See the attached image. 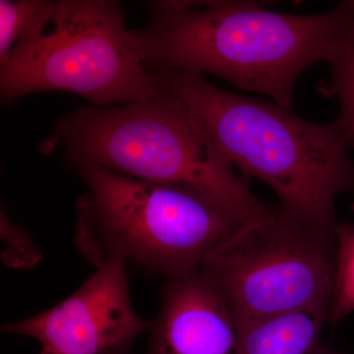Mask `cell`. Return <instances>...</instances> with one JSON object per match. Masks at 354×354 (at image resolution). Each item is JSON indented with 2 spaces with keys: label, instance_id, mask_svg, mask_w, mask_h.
I'll list each match as a JSON object with an SVG mask.
<instances>
[{
  "label": "cell",
  "instance_id": "obj_1",
  "mask_svg": "<svg viewBox=\"0 0 354 354\" xmlns=\"http://www.w3.org/2000/svg\"><path fill=\"white\" fill-rule=\"evenodd\" d=\"M147 8L150 22L133 30L147 68L213 74L290 108L299 76L329 60L351 1L314 15L241 0H160Z\"/></svg>",
  "mask_w": 354,
  "mask_h": 354
},
{
  "label": "cell",
  "instance_id": "obj_2",
  "mask_svg": "<svg viewBox=\"0 0 354 354\" xmlns=\"http://www.w3.org/2000/svg\"><path fill=\"white\" fill-rule=\"evenodd\" d=\"M153 72L232 167L269 185L290 215L335 230L337 198L354 194V162L337 120H304L276 102L221 90L195 72Z\"/></svg>",
  "mask_w": 354,
  "mask_h": 354
},
{
  "label": "cell",
  "instance_id": "obj_3",
  "mask_svg": "<svg viewBox=\"0 0 354 354\" xmlns=\"http://www.w3.org/2000/svg\"><path fill=\"white\" fill-rule=\"evenodd\" d=\"M64 151L70 165H101L183 191L239 225L279 207L261 201L236 176L183 100L169 91L120 106H83L55 123L43 151Z\"/></svg>",
  "mask_w": 354,
  "mask_h": 354
},
{
  "label": "cell",
  "instance_id": "obj_4",
  "mask_svg": "<svg viewBox=\"0 0 354 354\" xmlns=\"http://www.w3.org/2000/svg\"><path fill=\"white\" fill-rule=\"evenodd\" d=\"M71 167L87 185L77 200L75 244L95 267L120 258L183 278L243 225L183 191L88 162Z\"/></svg>",
  "mask_w": 354,
  "mask_h": 354
},
{
  "label": "cell",
  "instance_id": "obj_5",
  "mask_svg": "<svg viewBox=\"0 0 354 354\" xmlns=\"http://www.w3.org/2000/svg\"><path fill=\"white\" fill-rule=\"evenodd\" d=\"M46 91L83 95L108 108L162 92L113 0H60L41 31L0 64L4 102Z\"/></svg>",
  "mask_w": 354,
  "mask_h": 354
},
{
  "label": "cell",
  "instance_id": "obj_6",
  "mask_svg": "<svg viewBox=\"0 0 354 354\" xmlns=\"http://www.w3.org/2000/svg\"><path fill=\"white\" fill-rule=\"evenodd\" d=\"M335 230L300 220L279 206L241 225L198 272L235 323L330 305L337 276Z\"/></svg>",
  "mask_w": 354,
  "mask_h": 354
},
{
  "label": "cell",
  "instance_id": "obj_7",
  "mask_svg": "<svg viewBox=\"0 0 354 354\" xmlns=\"http://www.w3.org/2000/svg\"><path fill=\"white\" fill-rule=\"evenodd\" d=\"M153 321L135 311L127 262L108 261L66 299L2 330L41 342V354H129Z\"/></svg>",
  "mask_w": 354,
  "mask_h": 354
},
{
  "label": "cell",
  "instance_id": "obj_8",
  "mask_svg": "<svg viewBox=\"0 0 354 354\" xmlns=\"http://www.w3.org/2000/svg\"><path fill=\"white\" fill-rule=\"evenodd\" d=\"M149 354H239L236 323L199 272L169 279Z\"/></svg>",
  "mask_w": 354,
  "mask_h": 354
},
{
  "label": "cell",
  "instance_id": "obj_9",
  "mask_svg": "<svg viewBox=\"0 0 354 354\" xmlns=\"http://www.w3.org/2000/svg\"><path fill=\"white\" fill-rule=\"evenodd\" d=\"M329 305L236 323L239 354H335L323 342Z\"/></svg>",
  "mask_w": 354,
  "mask_h": 354
},
{
  "label": "cell",
  "instance_id": "obj_10",
  "mask_svg": "<svg viewBox=\"0 0 354 354\" xmlns=\"http://www.w3.org/2000/svg\"><path fill=\"white\" fill-rule=\"evenodd\" d=\"M328 64L330 77L321 84L320 91L339 100L341 111L337 120L348 149H354V1Z\"/></svg>",
  "mask_w": 354,
  "mask_h": 354
},
{
  "label": "cell",
  "instance_id": "obj_11",
  "mask_svg": "<svg viewBox=\"0 0 354 354\" xmlns=\"http://www.w3.org/2000/svg\"><path fill=\"white\" fill-rule=\"evenodd\" d=\"M50 0L0 1V64L30 43L53 12Z\"/></svg>",
  "mask_w": 354,
  "mask_h": 354
},
{
  "label": "cell",
  "instance_id": "obj_12",
  "mask_svg": "<svg viewBox=\"0 0 354 354\" xmlns=\"http://www.w3.org/2000/svg\"><path fill=\"white\" fill-rule=\"evenodd\" d=\"M337 244V276L330 300L329 322L337 324L354 312V225L335 227Z\"/></svg>",
  "mask_w": 354,
  "mask_h": 354
},
{
  "label": "cell",
  "instance_id": "obj_13",
  "mask_svg": "<svg viewBox=\"0 0 354 354\" xmlns=\"http://www.w3.org/2000/svg\"><path fill=\"white\" fill-rule=\"evenodd\" d=\"M1 239L6 244L2 250V259L7 266L31 268L41 258L29 235L11 223L3 211H1Z\"/></svg>",
  "mask_w": 354,
  "mask_h": 354
}]
</instances>
